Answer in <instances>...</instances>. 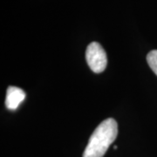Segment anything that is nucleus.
Listing matches in <instances>:
<instances>
[{
  "mask_svg": "<svg viewBox=\"0 0 157 157\" xmlns=\"http://www.w3.org/2000/svg\"><path fill=\"white\" fill-rule=\"evenodd\" d=\"M118 135V124L113 118L103 121L90 136L82 157H103Z\"/></svg>",
  "mask_w": 157,
  "mask_h": 157,
  "instance_id": "obj_1",
  "label": "nucleus"
},
{
  "mask_svg": "<svg viewBox=\"0 0 157 157\" xmlns=\"http://www.w3.org/2000/svg\"><path fill=\"white\" fill-rule=\"evenodd\" d=\"M86 59L94 73H101L107 67V53L98 42H92L88 45L86 51Z\"/></svg>",
  "mask_w": 157,
  "mask_h": 157,
  "instance_id": "obj_2",
  "label": "nucleus"
},
{
  "mask_svg": "<svg viewBox=\"0 0 157 157\" xmlns=\"http://www.w3.org/2000/svg\"><path fill=\"white\" fill-rule=\"evenodd\" d=\"M25 91L17 86H10L6 91V106L10 110H16L18 106L25 101Z\"/></svg>",
  "mask_w": 157,
  "mask_h": 157,
  "instance_id": "obj_3",
  "label": "nucleus"
},
{
  "mask_svg": "<svg viewBox=\"0 0 157 157\" xmlns=\"http://www.w3.org/2000/svg\"><path fill=\"white\" fill-rule=\"evenodd\" d=\"M147 62L152 71L157 75V50H153L147 53Z\"/></svg>",
  "mask_w": 157,
  "mask_h": 157,
  "instance_id": "obj_4",
  "label": "nucleus"
}]
</instances>
